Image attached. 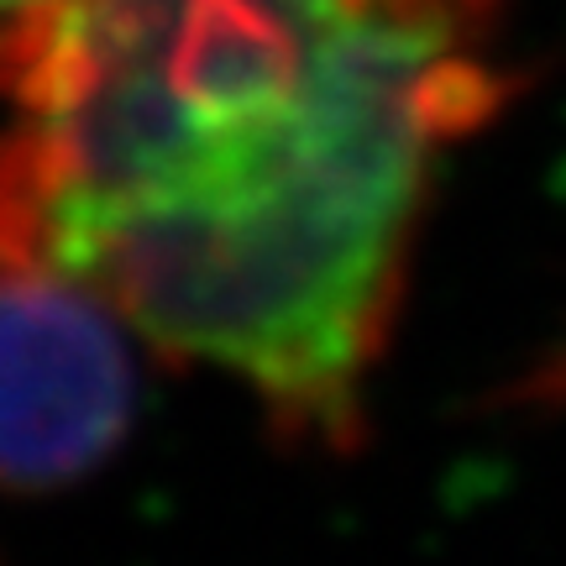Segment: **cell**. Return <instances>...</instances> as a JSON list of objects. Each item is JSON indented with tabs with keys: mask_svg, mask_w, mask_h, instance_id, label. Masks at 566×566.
Here are the masks:
<instances>
[{
	"mask_svg": "<svg viewBox=\"0 0 566 566\" xmlns=\"http://www.w3.org/2000/svg\"><path fill=\"white\" fill-rule=\"evenodd\" d=\"M499 0H53L0 21V252L90 283L273 436L363 441L441 153L504 105Z\"/></svg>",
	"mask_w": 566,
	"mask_h": 566,
	"instance_id": "6da1fadb",
	"label": "cell"
},
{
	"mask_svg": "<svg viewBox=\"0 0 566 566\" xmlns=\"http://www.w3.org/2000/svg\"><path fill=\"white\" fill-rule=\"evenodd\" d=\"M132 325L90 283L0 252V488L53 493L122 451L137 415Z\"/></svg>",
	"mask_w": 566,
	"mask_h": 566,
	"instance_id": "7a4b0ae2",
	"label": "cell"
},
{
	"mask_svg": "<svg viewBox=\"0 0 566 566\" xmlns=\"http://www.w3.org/2000/svg\"><path fill=\"white\" fill-rule=\"evenodd\" d=\"M42 6H53V0H0V21H6V17H27V11H42Z\"/></svg>",
	"mask_w": 566,
	"mask_h": 566,
	"instance_id": "3957f363",
	"label": "cell"
}]
</instances>
